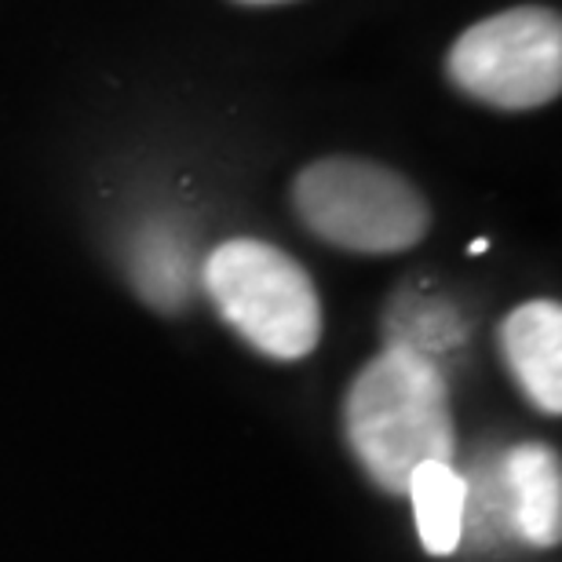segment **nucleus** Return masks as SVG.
<instances>
[{
  "instance_id": "9",
  "label": "nucleus",
  "mask_w": 562,
  "mask_h": 562,
  "mask_svg": "<svg viewBox=\"0 0 562 562\" xmlns=\"http://www.w3.org/2000/svg\"><path fill=\"white\" fill-rule=\"evenodd\" d=\"M486 249H490V241H486V238H475V241H471V252H475V256H479V252H486Z\"/></svg>"
},
{
  "instance_id": "7",
  "label": "nucleus",
  "mask_w": 562,
  "mask_h": 562,
  "mask_svg": "<svg viewBox=\"0 0 562 562\" xmlns=\"http://www.w3.org/2000/svg\"><path fill=\"white\" fill-rule=\"evenodd\" d=\"M409 501L417 515L420 544L431 555L457 552L468 522V479L453 468V460H431L409 475Z\"/></svg>"
},
{
  "instance_id": "8",
  "label": "nucleus",
  "mask_w": 562,
  "mask_h": 562,
  "mask_svg": "<svg viewBox=\"0 0 562 562\" xmlns=\"http://www.w3.org/2000/svg\"><path fill=\"white\" fill-rule=\"evenodd\" d=\"M136 285L154 307L176 311L183 307L187 289H190V271L187 256L176 245L172 234H157V238H143V249L136 252Z\"/></svg>"
},
{
  "instance_id": "5",
  "label": "nucleus",
  "mask_w": 562,
  "mask_h": 562,
  "mask_svg": "<svg viewBox=\"0 0 562 562\" xmlns=\"http://www.w3.org/2000/svg\"><path fill=\"white\" fill-rule=\"evenodd\" d=\"M501 351L515 384L548 417L562 409V307L555 300H530L501 325Z\"/></svg>"
},
{
  "instance_id": "3",
  "label": "nucleus",
  "mask_w": 562,
  "mask_h": 562,
  "mask_svg": "<svg viewBox=\"0 0 562 562\" xmlns=\"http://www.w3.org/2000/svg\"><path fill=\"white\" fill-rule=\"evenodd\" d=\"M292 209L314 238L347 252H406L431 231V209L406 176L358 157H325L292 183Z\"/></svg>"
},
{
  "instance_id": "2",
  "label": "nucleus",
  "mask_w": 562,
  "mask_h": 562,
  "mask_svg": "<svg viewBox=\"0 0 562 562\" xmlns=\"http://www.w3.org/2000/svg\"><path fill=\"white\" fill-rule=\"evenodd\" d=\"M209 300L223 322L278 362H300L322 340V300L311 274L281 249L256 238L223 241L205 260Z\"/></svg>"
},
{
  "instance_id": "6",
  "label": "nucleus",
  "mask_w": 562,
  "mask_h": 562,
  "mask_svg": "<svg viewBox=\"0 0 562 562\" xmlns=\"http://www.w3.org/2000/svg\"><path fill=\"white\" fill-rule=\"evenodd\" d=\"M504 504L512 526L533 548H555L562 533V479L559 457L541 442L515 446L501 464Z\"/></svg>"
},
{
  "instance_id": "4",
  "label": "nucleus",
  "mask_w": 562,
  "mask_h": 562,
  "mask_svg": "<svg viewBox=\"0 0 562 562\" xmlns=\"http://www.w3.org/2000/svg\"><path fill=\"white\" fill-rule=\"evenodd\" d=\"M446 74L460 92L497 110H537L562 92V22L552 8H508L453 41Z\"/></svg>"
},
{
  "instance_id": "10",
  "label": "nucleus",
  "mask_w": 562,
  "mask_h": 562,
  "mask_svg": "<svg viewBox=\"0 0 562 562\" xmlns=\"http://www.w3.org/2000/svg\"><path fill=\"white\" fill-rule=\"evenodd\" d=\"M241 4H281V0H241Z\"/></svg>"
},
{
  "instance_id": "1",
  "label": "nucleus",
  "mask_w": 562,
  "mask_h": 562,
  "mask_svg": "<svg viewBox=\"0 0 562 562\" xmlns=\"http://www.w3.org/2000/svg\"><path fill=\"white\" fill-rule=\"evenodd\" d=\"M344 435L380 490L402 497L409 475L431 460H453L457 431L449 387L431 355L391 344L355 376L344 402Z\"/></svg>"
}]
</instances>
